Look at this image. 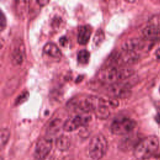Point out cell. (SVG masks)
I'll list each match as a JSON object with an SVG mask.
<instances>
[{
	"instance_id": "44dd1931",
	"label": "cell",
	"mask_w": 160,
	"mask_h": 160,
	"mask_svg": "<svg viewBox=\"0 0 160 160\" xmlns=\"http://www.w3.org/2000/svg\"><path fill=\"white\" fill-rule=\"evenodd\" d=\"M104 39V34L101 29H98L93 38V44L95 46H99Z\"/></svg>"
},
{
	"instance_id": "2e32d148",
	"label": "cell",
	"mask_w": 160,
	"mask_h": 160,
	"mask_svg": "<svg viewBox=\"0 0 160 160\" xmlns=\"http://www.w3.org/2000/svg\"><path fill=\"white\" fill-rule=\"evenodd\" d=\"M28 1H16V9L17 13L19 16H24L29 9Z\"/></svg>"
},
{
	"instance_id": "5bb4252c",
	"label": "cell",
	"mask_w": 160,
	"mask_h": 160,
	"mask_svg": "<svg viewBox=\"0 0 160 160\" xmlns=\"http://www.w3.org/2000/svg\"><path fill=\"white\" fill-rule=\"evenodd\" d=\"M160 34V29L158 25L150 24L145 27L142 30V34L147 39H153Z\"/></svg>"
},
{
	"instance_id": "3957f363",
	"label": "cell",
	"mask_w": 160,
	"mask_h": 160,
	"mask_svg": "<svg viewBox=\"0 0 160 160\" xmlns=\"http://www.w3.org/2000/svg\"><path fill=\"white\" fill-rule=\"evenodd\" d=\"M108 149V141L101 134L94 136L90 140L88 151L89 156L94 160L101 159Z\"/></svg>"
},
{
	"instance_id": "6da1fadb",
	"label": "cell",
	"mask_w": 160,
	"mask_h": 160,
	"mask_svg": "<svg viewBox=\"0 0 160 160\" xmlns=\"http://www.w3.org/2000/svg\"><path fill=\"white\" fill-rule=\"evenodd\" d=\"M158 148V138L155 136H149L138 142L134 148V154L138 159H147L154 156Z\"/></svg>"
},
{
	"instance_id": "603a6c76",
	"label": "cell",
	"mask_w": 160,
	"mask_h": 160,
	"mask_svg": "<svg viewBox=\"0 0 160 160\" xmlns=\"http://www.w3.org/2000/svg\"><path fill=\"white\" fill-rule=\"evenodd\" d=\"M28 97H29V92L26 91H24L17 97L14 104L16 106L21 104L23 103L24 102H25L28 99Z\"/></svg>"
},
{
	"instance_id": "7a4b0ae2",
	"label": "cell",
	"mask_w": 160,
	"mask_h": 160,
	"mask_svg": "<svg viewBox=\"0 0 160 160\" xmlns=\"http://www.w3.org/2000/svg\"><path fill=\"white\" fill-rule=\"evenodd\" d=\"M99 100V98L92 96H77L69 101L68 107L77 112L88 113L94 111Z\"/></svg>"
},
{
	"instance_id": "cb8c5ba5",
	"label": "cell",
	"mask_w": 160,
	"mask_h": 160,
	"mask_svg": "<svg viewBox=\"0 0 160 160\" xmlns=\"http://www.w3.org/2000/svg\"><path fill=\"white\" fill-rule=\"evenodd\" d=\"M6 26V19L3 12L0 10V29L2 31Z\"/></svg>"
},
{
	"instance_id": "83f0119b",
	"label": "cell",
	"mask_w": 160,
	"mask_h": 160,
	"mask_svg": "<svg viewBox=\"0 0 160 160\" xmlns=\"http://www.w3.org/2000/svg\"><path fill=\"white\" fill-rule=\"evenodd\" d=\"M39 160H54V158L52 156H47V157H46L44 158H42L41 159H39Z\"/></svg>"
},
{
	"instance_id": "d4e9b609",
	"label": "cell",
	"mask_w": 160,
	"mask_h": 160,
	"mask_svg": "<svg viewBox=\"0 0 160 160\" xmlns=\"http://www.w3.org/2000/svg\"><path fill=\"white\" fill-rule=\"evenodd\" d=\"M67 42H68V39H67V38H66L65 36H62V37H61V38L59 39V42H60V44H61L62 46H65V45L66 44Z\"/></svg>"
},
{
	"instance_id": "9a60e30c",
	"label": "cell",
	"mask_w": 160,
	"mask_h": 160,
	"mask_svg": "<svg viewBox=\"0 0 160 160\" xmlns=\"http://www.w3.org/2000/svg\"><path fill=\"white\" fill-rule=\"evenodd\" d=\"M55 144L59 150L65 151L70 146V140L67 136L62 135L56 139Z\"/></svg>"
},
{
	"instance_id": "484cf974",
	"label": "cell",
	"mask_w": 160,
	"mask_h": 160,
	"mask_svg": "<svg viewBox=\"0 0 160 160\" xmlns=\"http://www.w3.org/2000/svg\"><path fill=\"white\" fill-rule=\"evenodd\" d=\"M36 2L41 6H44L46 4L49 2V1H42V0H40V1H36Z\"/></svg>"
},
{
	"instance_id": "7c38bea8",
	"label": "cell",
	"mask_w": 160,
	"mask_h": 160,
	"mask_svg": "<svg viewBox=\"0 0 160 160\" xmlns=\"http://www.w3.org/2000/svg\"><path fill=\"white\" fill-rule=\"evenodd\" d=\"M138 54L136 52L128 51H123V52L119 56L120 62L125 64L134 63L138 61Z\"/></svg>"
},
{
	"instance_id": "ac0fdd59",
	"label": "cell",
	"mask_w": 160,
	"mask_h": 160,
	"mask_svg": "<svg viewBox=\"0 0 160 160\" xmlns=\"http://www.w3.org/2000/svg\"><path fill=\"white\" fill-rule=\"evenodd\" d=\"M61 121L59 119H55L52 120L49 124L48 128V132L49 134H53L56 132H58L60 128L61 125Z\"/></svg>"
},
{
	"instance_id": "4fadbf2b",
	"label": "cell",
	"mask_w": 160,
	"mask_h": 160,
	"mask_svg": "<svg viewBox=\"0 0 160 160\" xmlns=\"http://www.w3.org/2000/svg\"><path fill=\"white\" fill-rule=\"evenodd\" d=\"M94 113L96 116L101 119H106L109 114V109L108 107V106L106 104L104 101L103 99H101L99 101L98 104L97 105L95 110H94Z\"/></svg>"
},
{
	"instance_id": "7402d4cb",
	"label": "cell",
	"mask_w": 160,
	"mask_h": 160,
	"mask_svg": "<svg viewBox=\"0 0 160 160\" xmlns=\"http://www.w3.org/2000/svg\"><path fill=\"white\" fill-rule=\"evenodd\" d=\"M10 136V132L7 128H2L1 130V147L2 148L8 142Z\"/></svg>"
},
{
	"instance_id": "30bf717a",
	"label": "cell",
	"mask_w": 160,
	"mask_h": 160,
	"mask_svg": "<svg viewBox=\"0 0 160 160\" xmlns=\"http://www.w3.org/2000/svg\"><path fill=\"white\" fill-rule=\"evenodd\" d=\"M91 28L88 25L81 26L78 32V41L80 44H86L91 36Z\"/></svg>"
},
{
	"instance_id": "8992f818",
	"label": "cell",
	"mask_w": 160,
	"mask_h": 160,
	"mask_svg": "<svg viewBox=\"0 0 160 160\" xmlns=\"http://www.w3.org/2000/svg\"><path fill=\"white\" fill-rule=\"evenodd\" d=\"M91 117L87 115L78 114L68 118L63 124L62 128L66 131H72L87 124Z\"/></svg>"
},
{
	"instance_id": "ffe728a7",
	"label": "cell",
	"mask_w": 160,
	"mask_h": 160,
	"mask_svg": "<svg viewBox=\"0 0 160 160\" xmlns=\"http://www.w3.org/2000/svg\"><path fill=\"white\" fill-rule=\"evenodd\" d=\"M134 73V69L131 68L119 69V81H122L129 78Z\"/></svg>"
},
{
	"instance_id": "8fae6325",
	"label": "cell",
	"mask_w": 160,
	"mask_h": 160,
	"mask_svg": "<svg viewBox=\"0 0 160 160\" xmlns=\"http://www.w3.org/2000/svg\"><path fill=\"white\" fill-rule=\"evenodd\" d=\"M43 52L54 58L59 59L61 56V52L59 48L56 44L52 42H48L44 44Z\"/></svg>"
},
{
	"instance_id": "52a82bcc",
	"label": "cell",
	"mask_w": 160,
	"mask_h": 160,
	"mask_svg": "<svg viewBox=\"0 0 160 160\" xmlns=\"http://www.w3.org/2000/svg\"><path fill=\"white\" fill-rule=\"evenodd\" d=\"M52 148V141L47 138H42L39 139L35 147L34 156L37 160L41 159L49 156Z\"/></svg>"
},
{
	"instance_id": "d6986e66",
	"label": "cell",
	"mask_w": 160,
	"mask_h": 160,
	"mask_svg": "<svg viewBox=\"0 0 160 160\" xmlns=\"http://www.w3.org/2000/svg\"><path fill=\"white\" fill-rule=\"evenodd\" d=\"M89 57H90L89 52L86 49L80 50L77 54L78 61L82 64H87L89 62Z\"/></svg>"
},
{
	"instance_id": "f1b7e54d",
	"label": "cell",
	"mask_w": 160,
	"mask_h": 160,
	"mask_svg": "<svg viewBox=\"0 0 160 160\" xmlns=\"http://www.w3.org/2000/svg\"><path fill=\"white\" fill-rule=\"evenodd\" d=\"M159 92H160V88H159Z\"/></svg>"
},
{
	"instance_id": "e0dca14e",
	"label": "cell",
	"mask_w": 160,
	"mask_h": 160,
	"mask_svg": "<svg viewBox=\"0 0 160 160\" xmlns=\"http://www.w3.org/2000/svg\"><path fill=\"white\" fill-rule=\"evenodd\" d=\"M23 52L21 47L16 48L14 49L12 56H11V60L14 64L17 65L19 64L23 61Z\"/></svg>"
},
{
	"instance_id": "277c9868",
	"label": "cell",
	"mask_w": 160,
	"mask_h": 160,
	"mask_svg": "<svg viewBox=\"0 0 160 160\" xmlns=\"http://www.w3.org/2000/svg\"><path fill=\"white\" fill-rule=\"evenodd\" d=\"M136 126V121L131 118H119L114 119L111 123V131L116 135H125L131 132Z\"/></svg>"
},
{
	"instance_id": "ba28073f",
	"label": "cell",
	"mask_w": 160,
	"mask_h": 160,
	"mask_svg": "<svg viewBox=\"0 0 160 160\" xmlns=\"http://www.w3.org/2000/svg\"><path fill=\"white\" fill-rule=\"evenodd\" d=\"M108 92L113 98H126L130 95L131 91L127 85L118 82L110 85Z\"/></svg>"
},
{
	"instance_id": "9c48e42d",
	"label": "cell",
	"mask_w": 160,
	"mask_h": 160,
	"mask_svg": "<svg viewBox=\"0 0 160 160\" xmlns=\"http://www.w3.org/2000/svg\"><path fill=\"white\" fill-rule=\"evenodd\" d=\"M145 42L142 39L134 38L124 41L122 44V48L123 51L135 52L136 50L143 48Z\"/></svg>"
},
{
	"instance_id": "5b68a950",
	"label": "cell",
	"mask_w": 160,
	"mask_h": 160,
	"mask_svg": "<svg viewBox=\"0 0 160 160\" xmlns=\"http://www.w3.org/2000/svg\"><path fill=\"white\" fill-rule=\"evenodd\" d=\"M97 77L101 82L111 85L119 81V69L114 66H108L101 69Z\"/></svg>"
},
{
	"instance_id": "4316f807",
	"label": "cell",
	"mask_w": 160,
	"mask_h": 160,
	"mask_svg": "<svg viewBox=\"0 0 160 160\" xmlns=\"http://www.w3.org/2000/svg\"><path fill=\"white\" fill-rule=\"evenodd\" d=\"M155 56L157 59H160V48H158L156 49L155 52Z\"/></svg>"
}]
</instances>
